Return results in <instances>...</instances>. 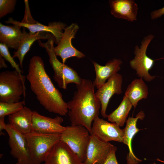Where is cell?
Here are the masks:
<instances>
[{
  "label": "cell",
  "mask_w": 164,
  "mask_h": 164,
  "mask_svg": "<svg viewBox=\"0 0 164 164\" xmlns=\"http://www.w3.org/2000/svg\"><path fill=\"white\" fill-rule=\"evenodd\" d=\"M60 134L32 132L25 135L30 155V164H41L54 145L60 140Z\"/></svg>",
  "instance_id": "cell-5"
},
{
  "label": "cell",
  "mask_w": 164,
  "mask_h": 164,
  "mask_svg": "<svg viewBox=\"0 0 164 164\" xmlns=\"http://www.w3.org/2000/svg\"><path fill=\"white\" fill-rule=\"evenodd\" d=\"M16 0H0V18L12 13L15 9L16 4Z\"/></svg>",
  "instance_id": "cell-26"
},
{
  "label": "cell",
  "mask_w": 164,
  "mask_h": 164,
  "mask_svg": "<svg viewBox=\"0 0 164 164\" xmlns=\"http://www.w3.org/2000/svg\"><path fill=\"white\" fill-rule=\"evenodd\" d=\"M25 103L24 100L15 103L0 102V118L15 113L25 106Z\"/></svg>",
  "instance_id": "cell-24"
},
{
  "label": "cell",
  "mask_w": 164,
  "mask_h": 164,
  "mask_svg": "<svg viewBox=\"0 0 164 164\" xmlns=\"http://www.w3.org/2000/svg\"><path fill=\"white\" fill-rule=\"evenodd\" d=\"M96 73V77L93 82L95 87L98 89L106 81L120 70L122 61L120 59H114L108 62L104 66H101L93 62Z\"/></svg>",
  "instance_id": "cell-19"
},
{
  "label": "cell",
  "mask_w": 164,
  "mask_h": 164,
  "mask_svg": "<svg viewBox=\"0 0 164 164\" xmlns=\"http://www.w3.org/2000/svg\"><path fill=\"white\" fill-rule=\"evenodd\" d=\"M5 130L9 136V144L10 154L18 162L30 164L31 157L28 143L25 135L12 127L5 125Z\"/></svg>",
  "instance_id": "cell-10"
},
{
  "label": "cell",
  "mask_w": 164,
  "mask_h": 164,
  "mask_svg": "<svg viewBox=\"0 0 164 164\" xmlns=\"http://www.w3.org/2000/svg\"><path fill=\"white\" fill-rule=\"evenodd\" d=\"M132 105L127 98L124 95L118 107L109 115L107 118L111 123H114L120 127H123L127 120V118Z\"/></svg>",
  "instance_id": "cell-23"
},
{
  "label": "cell",
  "mask_w": 164,
  "mask_h": 164,
  "mask_svg": "<svg viewBox=\"0 0 164 164\" xmlns=\"http://www.w3.org/2000/svg\"><path fill=\"white\" fill-rule=\"evenodd\" d=\"M145 114L142 111H140L135 117H129L127 120L126 126L123 129L124 136L122 142L128 147L129 152L127 157V164H138L142 161L137 158L134 154L132 147V141L133 138L140 129L137 127V123L138 119L142 120Z\"/></svg>",
  "instance_id": "cell-16"
},
{
  "label": "cell",
  "mask_w": 164,
  "mask_h": 164,
  "mask_svg": "<svg viewBox=\"0 0 164 164\" xmlns=\"http://www.w3.org/2000/svg\"><path fill=\"white\" fill-rule=\"evenodd\" d=\"M148 87L142 78L135 79L126 88L125 95L135 108L138 102L147 98Z\"/></svg>",
  "instance_id": "cell-22"
},
{
  "label": "cell",
  "mask_w": 164,
  "mask_h": 164,
  "mask_svg": "<svg viewBox=\"0 0 164 164\" xmlns=\"http://www.w3.org/2000/svg\"><path fill=\"white\" fill-rule=\"evenodd\" d=\"M91 135L81 125L66 127L60 135V140L66 143L83 162L85 160Z\"/></svg>",
  "instance_id": "cell-6"
},
{
  "label": "cell",
  "mask_w": 164,
  "mask_h": 164,
  "mask_svg": "<svg viewBox=\"0 0 164 164\" xmlns=\"http://www.w3.org/2000/svg\"><path fill=\"white\" fill-rule=\"evenodd\" d=\"M164 14V7L158 10L153 11L151 14V19H154L160 17Z\"/></svg>",
  "instance_id": "cell-29"
},
{
  "label": "cell",
  "mask_w": 164,
  "mask_h": 164,
  "mask_svg": "<svg viewBox=\"0 0 164 164\" xmlns=\"http://www.w3.org/2000/svg\"><path fill=\"white\" fill-rule=\"evenodd\" d=\"M44 162V164H84L68 146L60 140L52 148Z\"/></svg>",
  "instance_id": "cell-12"
},
{
  "label": "cell",
  "mask_w": 164,
  "mask_h": 164,
  "mask_svg": "<svg viewBox=\"0 0 164 164\" xmlns=\"http://www.w3.org/2000/svg\"><path fill=\"white\" fill-rule=\"evenodd\" d=\"M79 29L78 26L75 23H73L66 27L64 30L61 39L57 46L54 47L55 54L56 56L61 57L63 63L70 57L80 59L85 57L84 54L75 48L72 44V40L75 38Z\"/></svg>",
  "instance_id": "cell-8"
},
{
  "label": "cell",
  "mask_w": 164,
  "mask_h": 164,
  "mask_svg": "<svg viewBox=\"0 0 164 164\" xmlns=\"http://www.w3.org/2000/svg\"><path fill=\"white\" fill-rule=\"evenodd\" d=\"M77 91L67 103L71 125H81L90 133L92 124L98 116L101 104L95 95V87L89 79H82Z\"/></svg>",
  "instance_id": "cell-2"
},
{
  "label": "cell",
  "mask_w": 164,
  "mask_h": 164,
  "mask_svg": "<svg viewBox=\"0 0 164 164\" xmlns=\"http://www.w3.org/2000/svg\"><path fill=\"white\" fill-rule=\"evenodd\" d=\"M113 145L101 141L91 135L84 164H103Z\"/></svg>",
  "instance_id": "cell-15"
},
{
  "label": "cell",
  "mask_w": 164,
  "mask_h": 164,
  "mask_svg": "<svg viewBox=\"0 0 164 164\" xmlns=\"http://www.w3.org/2000/svg\"><path fill=\"white\" fill-rule=\"evenodd\" d=\"M0 55L7 61L11 64L12 67L15 69L19 73L20 75L23 78L25 79L26 77L23 75L22 73V71L10 55L8 50V48L5 45L0 43Z\"/></svg>",
  "instance_id": "cell-25"
},
{
  "label": "cell",
  "mask_w": 164,
  "mask_h": 164,
  "mask_svg": "<svg viewBox=\"0 0 164 164\" xmlns=\"http://www.w3.org/2000/svg\"><path fill=\"white\" fill-rule=\"evenodd\" d=\"M149 164H156V163L155 162H154V163H149Z\"/></svg>",
  "instance_id": "cell-33"
},
{
  "label": "cell",
  "mask_w": 164,
  "mask_h": 164,
  "mask_svg": "<svg viewBox=\"0 0 164 164\" xmlns=\"http://www.w3.org/2000/svg\"><path fill=\"white\" fill-rule=\"evenodd\" d=\"M16 164H27L22 163V162H17L16 163Z\"/></svg>",
  "instance_id": "cell-32"
},
{
  "label": "cell",
  "mask_w": 164,
  "mask_h": 164,
  "mask_svg": "<svg viewBox=\"0 0 164 164\" xmlns=\"http://www.w3.org/2000/svg\"><path fill=\"white\" fill-rule=\"evenodd\" d=\"M0 164H1V163Z\"/></svg>",
  "instance_id": "cell-34"
},
{
  "label": "cell",
  "mask_w": 164,
  "mask_h": 164,
  "mask_svg": "<svg viewBox=\"0 0 164 164\" xmlns=\"http://www.w3.org/2000/svg\"><path fill=\"white\" fill-rule=\"evenodd\" d=\"M63 120L61 117L54 118L42 115L36 111H33L32 119V132L51 134H61L65 130L66 127L61 125Z\"/></svg>",
  "instance_id": "cell-13"
},
{
  "label": "cell",
  "mask_w": 164,
  "mask_h": 164,
  "mask_svg": "<svg viewBox=\"0 0 164 164\" xmlns=\"http://www.w3.org/2000/svg\"><path fill=\"white\" fill-rule=\"evenodd\" d=\"M24 2L25 3V15L23 19L21 22L26 24L35 23L37 21L33 19L31 14L28 4V1L25 0Z\"/></svg>",
  "instance_id": "cell-27"
},
{
  "label": "cell",
  "mask_w": 164,
  "mask_h": 164,
  "mask_svg": "<svg viewBox=\"0 0 164 164\" xmlns=\"http://www.w3.org/2000/svg\"><path fill=\"white\" fill-rule=\"evenodd\" d=\"M32 113L30 109L24 106L15 113L9 116V124L24 135L29 134L32 132Z\"/></svg>",
  "instance_id": "cell-18"
},
{
  "label": "cell",
  "mask_w": 164,
  "mask_h": 164,
  "mask_svg": "<svg viewBox=\"0 0 164 164\" xmlns=\"http://www.w3.org/2000/svg\"><path fill=\"white\" fill-rule=\"evenodd\" d=\"M21 27L15 25L6 26L0 23V43L8 48L17 50L24 36L23 32L20 29Z\"/></svg>",
  "instance_id": "cell-20"
},
{
  "label": "cell",
  "mask_w": 164,
  "mask_h": 164,
  "mask_svg": "<svg viewBox=\"0 0 164 164\" xmlns=\"http://www.w3.org/2000/svg\"><path fill=\"white\" fill-rule=\"evenodd\" d=\"M25 79L16 70H6L0 73V102H19L22 95L26 96Z\"/></svg>",
  "instance_id": "cell-4"
},
{
  "label": "cell",
  "mask_w": 164,
  "mask_h": 164,
  "mask_svg": "<svg viewBox=\"0 0 164 164\" xmlns=\"http://www.w3.org/2000/svg\"><path fill=\"white\" fill-rule=\"evenodd\" d=\"M6 24H11L17 25L21 27L27 29L30 34L40 32H45L50 33L54 36L56 44H58L62 37L63 30L66 27L67 25L60 22H54L49 23L48 26L42 24L38 22L33 24H26L14 20L9 17L5 21Z\"/></svg>",
  "instance_id": "cell-14"
},
{
  "label": "cell",
  "mask_w": 164,
  "mask_h": 164,
  "mask_svg": "<svg viewBox=\"0 0 164 164\" xmlns=\"http://www.w3.org/2000/svg\"><path fill=\"white\" fill-rule=\"evenodd\" d=\"M109 3L111 12L114 17L131 22L136 20L138 8L134 1L110 0Z\"/></svg>",
  "instance_id": "cell-17"
},
{
  "label": "cell",
  "mask_w": 164,
  "mask_h": 164,
  "mask_svg": "<svg viewBox=\"0 0 164 164\" xmlns=\"http://www.w3.org/2000/svg\"><path fill=\"white\" fill-rule=\"evenodd\" d=\"M154 37L152 35H148L141 42L140 48L138 46H135V57L130 61L131 67L136 71L138 76L147 82H150L155 78V76H151L149 73L154 65L155 60L146 54L148 46Z\"/></svg>",
  "instance_id": "cell-7"
},
{
  "label": "cell",
  "mask_w": 164,
  "mask_h": 164,
  "mask_svg": "<svg viewBox=\"0 0 164 164\" xmlns=\"http://www.w3.org/2000/svg\"><path fill=\"white\" fill-rule=\"evenodd\" d=\"M90 134L100 141L108 142L114 141L122 142L123 129L114 123H110L99 116L93 121Z\"/></svg>",
  "instance_id": "cell-9"
},
{
  "label": "cell",
  "mask_w": 164,
  "mask_h": 164,
  "mask_svg": "<svg viewBox=\"0 0 164 164\" xmlns=\"http://www.w3.org/2000/svg\"><path fill=\"white\" fill-rule=\"evenodd\" d=\"M55 39L51 34L47 41L43 43L40 40H38L39 46L45 48L49 56V62L54 71L53 78L59 87L63 89H67V85L73 83L76 85L79 84L82 79L77 72L73 69L61 62L55 54L54 44Z\"/></svg>",
  "instance_id": "cell-3"
},
{
  "label": "cell",
  "mask_w": 164,
  "mask_h": 164,
  "mask_svg": "<svg viewBox=\"0 0 164 164\" xmlns=\"http://www.w3.org/2000/svg\"><path fill=\"white\" fill-rule=\"evenodd\" d=\"M117 149V147L113 145L103 164H119L115 155V152Z\"/></svg>",
  "instance_id": "cell-28"
},
{
  "label": "cell",
  "mask_w": 164,
  "mask_h": 164,
  "mask_svg": "<svg viewBox=\"0 0 164 164\" xmlns=\"http://www.w3.org/2000/svg\"><path fill=\"white\" fill-rule=\"evenodd\" d=\"M5 117L0 118V135H4V133L2 132L3 130H5V126L6 125L4 121Z\"/></svg>",
  "instance_id": "cell-30"
},
{
  "label": "cell",
  "mask_w": 164,
  "mask_h": 164,
  "mask_svg": "<svg viewBox=\"0 0 164 164\" xmlns=\"http://www.w3.org/2000/svg\"><path fill=\"white\" fill-rule=\"evenodd\" d=\"M122 75L116 73L109 78L107 82L95 92L96 97L101 104V114L104 118H107L106 111L110 100L115 94H120L122 93Z\"/></svg>",
  "instance_id": "cell-11"
},
{
  "label": "cell",
  "mask_w": 164,
  "mask_h": 164,
  "mask_svg": "<svg viewBox=\"0 0 164 164\" xmlns=\"http://www.w3.org/2000/svg\"><path fill=\"white\" fill-rule=\"evenodd\" d=\"M7 67L5 62V59L0 55V68H7Z\"/></svg>",
  "instance_id": "cell-31"
},
{
  "label": "cell",
  "mask_w": 164,
  "mask_h": 164,
  "mask_svg": "<svg viewBox=\"0 0 164 164\" xmlns=\"http://www.w3.org/2000/svg\"><path fill=\"white\" fill-rule=\"evenodd\" d=\"M26 78L39 103L49 112L65 116L68 112L67 103L47 73L43 61L38 56L30 60Z\"/></svg>",
  "instance_id": "cell-1"
},
{
  "label": "cell",
  "mask_w": 164,
  "mask_h": 164,
  "mask_svg": "<svg viewBox=\"0 0 164 164\" xmlns=\"http://www.w3.org/2000/svg\"><path fill=\"white\" fill-rule=\"evenodd\" d=\"M22 32L24 33L23 37L21 41L18 50L13 53V58H17L19 60L21 68H23V62L24 56L30 50L33 43L36 40L43 39L48 40L51 34L45 32H38L33 34L27 32L23 27Z\"/></svg>",
  "instance_id": "cell-21"
}]
</instances>
